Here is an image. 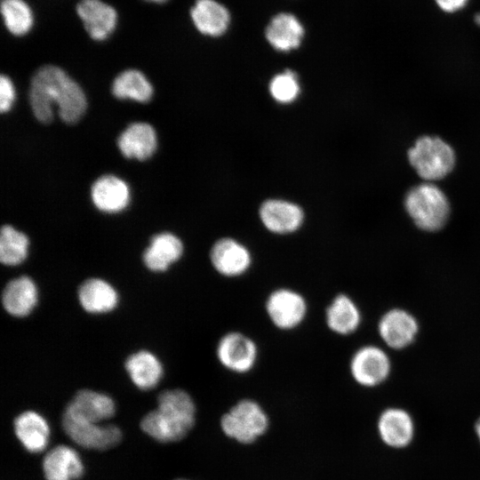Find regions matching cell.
<instances>
[{
  "label": "cell",
  "mask_w": 480,
  "mask_h": 480,
  "mask_svg": "<svg viewBox=\"0 0 480 480\" xmlns=\"http://www.w3.org/2000/svg\"><path fill=\"white\" fill-rule=\"evenodd\" d=\"M264 311L269 323L276 330L292 332L306 322L309 305L300 291L288 286H279L267 295Z\"/></svg>",
  "instance_id": "5b68a950"
},
{
  "label": "cell",
  "mask_w": 480,
  "mask_h": 480,
  "mask_svg": "<svg viewBox=\"0 0 480 480\" xmlns=\"http://www.w3.org/2000/svg\"><path fill=\"white\" fill-rule=\"evenodd\" d=\"M408 159L419 176L426 180H436L453 169L455 153L440 138L424 136L409 149Z\"/></svg>",
  "instance_id": "8992f818"
},
{
  "label": "cell",
  "mask_w": 480,
  "mask_h": 480,
  "mask_svg": "<svg viewBox=\"0 0 480 480\" xmlns=\"http://www.w3.org/2000/svg\"><path fill=\"white\" fill-rule=\"evenodd\" d=\"M15 88L10 77L4 74L0 76V110L8 112L15 100Z\"/></svg>",
  "instance_id": "4dcf8cb0"
},
{
  "label": "cell",
  "mask_w": 480,
  "mask_h": 480,
  "mask_svg": "<svg viewBox=\"0 0 480 480\" xmlns=\"http://www.w3.org/2000/svg\"><path fill=\"white\" fill-rule=\"evenodd\" d=\"M1 15L7 31L15 36L28 34L35 24L34 12L25 0H1Z\"/></svg>",
  "instance_id": "83f0119b"
},
{
  "label": "cell",
  "mask_w": 480,
  "mask_h": 480,
  "mask_svg": "<svg viewBox=\"0 0 480 480\" xmlns=\"http://www.w3.org/2000/svg\"><path fill=\"white\" fill-rule=\"evenodd\" d=\"M196 407L192 396L180 388L167 389L157 397V407L141 419V430L160 443L184 438L196 422Z\"/></svg>",
  "instance_id": "7a4b0ae2"
},
{
  "label": "cell",
  "mask_w": 480,
  "mask_h": 480,
  "mask_svg": "<svg viewBox=\"0 0 480 480\" xmlns=\"http://www.w3.org/2000/svg\"><path fill=\"white\" fill-rule=\"evenodd\" d=\"M269 420L263 407L255 400L237 401L220 419V428L229 438L244 444L255 442L268 430Z\"/></svg>",
  "instance_id": "277c9868"
},
{
  "label": "cell",
  "mask_w": 480,
  "mask_h": 480,
  "mask_svg": "<svg viewBox=\"0 0 480 480\" xmlns=\"http://www.w3.org/2000/svg\"><path fill=\"white\" fill-rule=\"evenodd\" d=\"M61 425L74 443L86 449L108 450L117 445L123 437L122 430L113 424L100 425L62 415Z\"/></svg>",
  "instance_id": "30bf717a"
},
{
  "label": "cell",
  "mask_w": 480,
  "mask_h": 480,
  "mask_svg": "<svg viewBox=\"0 0 480 480\" xmlns=\"http://www.w3.org/2000/svg\"><path fill=\"white\" fill-rule=\"evenodd\" d=\"M42 468L45 480H78L84 474V465L77 451L65 444L45 453Z\"/></svg>",
  "instance_id": "e0dca14e"
},
{
  "label": "cell",
  "mask_w": 480,
  "mask_h": 480,
  "mask_svg": "<svg viewBox=\"0 0 480 480\" xmlns=\"http://www.w3.org/2000/svg\"><path fill=\"white\" fill-rule=\"evenodd\" d=\"M476 24L480 25V14H477L475 18Z\"/></svg>",
  "instance_id": "e575fe53"
},
{
  "label": "cell",
  "mask_w": 480,
  "mask_h": 480,
  "mask_svg": "<svg viewBox=\"0 0 480 480\" xmlns=\"http://www.w3.org/2000/svg\"><path fill=\"white\" fill-rule=\"evenodd\" d=\"M324 324L338 336H349L361 325L362 313L356 302L347 293L335 294L324 308Z\"/></svg>",
  "instance_id": "9a60e30c"
},
{
  "label": "cell",
  "mask_w": 480,
  "mask_h": 480,
  "mask_svg": "<svg viewBox=\"0 0 480 480\" xmlns=\"http://www.w3.org/2000/svg\"><path fill=\"white\" fill-rule=\"evenodd\" d=\"M476 434H477V436H478V437L480 439V419L476 422Z\"/></svg>",
  "instance_id": "d6a6232c"
},
{
  "label": "cell",
  "mask_w": 480,
  "mask_h": 480,
  "mask_svg": "<svg viewBox=\"0 0 480 480\" xmlns=\"http://www.w3.org/2000/svg\"><path fill=\"white\" fill-rule=\"evenodd\" d=\"M265 36L274 49L289 52L300 46L304 36V28L293 14L281 12L271 19L266 28Z\"/></svg>",
  "instance_id": "603a6c76"
},
{
  "label": "cell",
  "mask_w": 480,
  "mask_h": 480,
  "mask_svg": "<svg viewBox=\"0 0 480 480\" xmlns=\"http://www.w3.org/2000/svg\"><path fill=\"white\" fill-rule=\"evenodd\" d=\"M117 147L124 157L144 161L149 158L156 149V132L150 124L132 123L119 135Z\"/></svg>",
  "instance_id": "ffe728a7"
},
{
  "label": "cell",
  "mask_w": 480,
  "mask_h": 480,
  "mask_svg": "<svg viewBox=\"0 0 480 480\" xmlns=\"http://www.w3.org/2000/svg\"><path fill=\"white\" fill-rule=\"evenodd\" d=\"M111 91L117 99L138 102H148L153 96L150 82L142 72L133 68L118 74L112 83Z\"/></svg>",
  "instance_id": "4316f807"
},
{
  "label": "cell",
  "mask_w": 480,
  "mask_h": 480,
  "mask_svg": "<svg viewBox=\"0 0 480 480\" xmlns=\"http://www.w3.org/2000/svg\"><path fill=\"white\" fill-rule=\"evenodd\" d=\"M82 308L91 314L108 313L118 304V293L108 282L101 278H89L78 289Z\"/></svg>",
  "instance_id": "cb8c5ba5"
},
{
  "label": "cell",
  "mask_w": 480,
  "mask_h": 480,
  "mask_svg": "<svg viewBox=\"0 0 480 480\" xmlns=\"http://www.w3.org/2000/svg\"><path fill=\"white\" fill-rule=\"evenodd\" d=\"M190 18L198 32L212 37L223 35L230 24L228 10L216 0H196Z\"/></svg>",
  "instance_id": "44dd1931"
},
{
  "label": "cell",
  "mask_w": 480,
  "mask_h": 480,
  "mask_svg": "<svg viewBox=\"0 0 480 480\" xmlns=\"http://www.w3.org/2000/svg\"><path fill=\"white\" fill-rule=\"evenodd\" d=\"M348 369L352 379L357 384L372 388L388 378L391 370V362L381 348L367 344L361 346L352 354Z\"/></svg>",
  "instance_id": "9c48e42d"
},
{
  "label": "cell",
  "mask_w": 480,
  "mask_h": 480,
  "mask_svg": "<svg viewBox=\"0 0 480 480\" xmlns=\"http://www.w3.org/2000/svg\"><path fill=\"white\" fill-rule=\"evenodd\" d=\"M215 356L219 364L227 372L244 375L256 367L260 348L257 341L249 334L231 330L218 339Z\"/></svg>",
  "instance_id": "52a82bcc"
},
{
  "label": "cell",
  "mask_w": 480,
  "mask_h": 480,
  "mask_svg": "<svg viewBox=\"0 0 480 480\" xmlns=\"http://www.w3.org/2000/svg\"><path fill=\"white\" fill-rule=\"evenodd\" d=\"M116 403L107 394L88 388L78 390L67 404L63 415L70 418L100 423L116 413Z\"/></svg>",
  "instance_id": "4fadbf2b"
},
{
  "label": "cell",
  "mask_w": 480,
  "mask_h": 480,
  "mask_svg": "<svg viewBox=\"0 0 480 480\" xmlns=\"http://www.w3.org/2000/svg\"><path fill=\"white\" fill-rule=\"evenodd\" d=\"M262 226L270 233L287 236L300 230L305 220L303 209L290 201L268 199L259 209Z\"/></svg>",
  "instance_id": "8fae6325"
},
{
  "label": "cell",
  "mask_w": 480,
  "mask_h": 480,
  "mask_svg": "<svg viewBox=\"0 0 480 480\" xmlns=\"http://www.w3.org/2000/svg\"><path fill=\"white\" fill-rule=\"evenodd\" d=\"M13 429L17 439L28 452H42L49 444V423L36 411L27 410L18 414L13 420Z\"/></svg>",
  "instance_id": "2e32d148"
},
{
  "label": "cell",
  "mask_w": 480,
  "mask_h": 480,
  "mask_svg": "<svg viewBox=\"0 0 480 480\" xmlns=\"http://www.w3.org/2000/svg\"><path fill=\"white\" fill-rule=\"evenodd\" d=\"M184 251V244L178 236L161 232L151 237L142 255L143 263L153 272H164L182 258Z\"/></svg>",
  "instance_id": "ac0fdd59"
},
{
  "label": "cell",
  "mask_w": 480,
  "mask_h": 480,
  "mask_svg": "<svg viewBox=\"0 0 480 480\" xmlns=\"http://www.w3.org/2000/svg\"><path fill=\"white\" fill-rule=\"evenodd\" d=\"M381 439L392 447L407 445L413 436V423L410 415L402 409L389 408L382 412L378 422Z\"/></svg>",
  "instance_id": "484cf974"
},
{
  "label": "cell",
  "mask_w": 480,
  "mask_h": 480,
  "mask_svg": "<svg viewBox=\"0 0 480 480\" xmlns=\"http://www.w3.org/2000/svg\"><path fill=\"white\" fill-rule=\"evenodd\" d=\"M300 91L297 75L289 69L276 75L269 84L271 96L280 103L292 102L299 96Z\"/></svg>",
  "instance_id": "f546056e"
},
{
  "label": "cell",
  "mask_w": 480,
  "mask_h": 480,
  "mask_svg": "<svg viewBox=\"0 0 480 480\" xmlns=\"http://www.w3.org/2000/svg\"><path fill=\"white\" fill-rule=\"evenodd\" d=\"M128 184L115 175L98 178L91 188V198L95 207L107 213H116L124 210L130 203Z\"/></svg>",
  "instance_id": "d6986e66"
},
{
  "label": "cell",
  "mask_w": 480,
  "mask_h": 480,
  "mask_svg": "<svg viewBox=\"0 0 480 480\" xmlns=\"http://www.w3.org/2000/svg\"><path fill=\"white\" fill-rule=\"evenodd\" d=\"M145 1L149 2V3H154V4H164L167 0H145Z\"/></svg>",
  "instance_id": "836d02e7"
},
{
  "label": "cell",
  "mask_w": 480,
  "mask_h": 480,
  "mask_svg": "<svg viewBox=\"0 0 480 480\" xmlns=\"http://www.w3.org/2000/svg\"><path fill=\"white\" fill-rule=\"evenodd\" d=\"M405 209L415 225L425 231H436L446 223L450 206L444 193L436 185L423 183L406 195Z\"/></svg>",
  "instance_id": "3957f363"
},
{
  "label": "cell",
  "mask_w": 480,
  "mask_h": 480,
  "mask_svg": "<svg viewBox=\"0 0 480 480\" xmlns=\"http://www.w3.org/2000/svg\"><path fill=\"white\" fill-rule=\"evenodd\" d=\"M76 12L86 33L94 41L108 39L118 23L116 10L103 0H80Z\"/></svg>",
  "instance_id": "7c38bea8"
},
{
  "label": "cell",
  "mask_w": 480,
  "mask_h": 480,
  "mask_svg": "<svg viewBox=\"0 0 480 480\" xmlns=\"http://www.w3.org/2000/svg\"><path fill=\"white\" fill-rule=\"evenodd\" d=\"M418 331L419 324L415 317L401 308L387 311L378 323L380 339L393 349H402L412 344Z\"/></svg>",
  "instance_id": "5bb4252c"
},
{
  "label": "cell",
  "mask_w": 480,
  "mask_h": 480,
  "mask_svg": "<svg viewBox=\"0 0 480 480\" xmlns=\"http://www.w3.org/2000/svg\"><path fill=\"white\" fill-rule=\"evenodd\" d=\"M124 367L132 383L141 390L154 388L164 374L161 362L156 355L148 350L132 354L126 359Z\"/></svg>",
  "instance_id": "d4e9b609"
},
{
  "label": "cell",
  "mask_w": 480,
  "mask_h": 480,
  "mask_svg": "<svg viewBox=\"0 0 480 480\" xmlns=\"http://www.w3.org/2000/svg\"><path fill=\"white\" fill-rule=\"evenodd\" d=\"M437 5L445 12H455L462 8L468 0H436Z\"/></svg>",
  "instance_id": "1f68e13d"
},
{
  "label": "cell",
  "mask_w": 480,
  "mask_h": 480,
  "mask_svg": "<svg viewBox=\"0 0 480 480\" xmlns=\"http://www.w3.org/2000/svg\"><path fill=\"white\" fill-rule=\"evenodd\" d=\"M38 300V291L35 282L27 276L12 279L2 292V304L5 311L17 317L31 313Z\"/></svg>",
  "instance_id": "7402d4cb"
},
{
  "label": "cell",
  "mask_w": 480,
  "mask_h": 480,
  "mask_svg": "<svg viewBox=\"0 0 480 480\" xmlns=\"http://www.w3.org/2000/svg\"><path fill=\"white\" fill-rule=\"evenodd\" d=\"M29 103L35 117L43 124L52 120L54 106L60 119L68 124L76 123L87 106L80 85L62 68L50 64L40 67L33 75Z\"/></svg>",
  "instance_id": "6da1fadb"
},
{
  "label": "cell",
  "mask_w": 480,
  "mask_h": 480,
  "mask_svg": "<svg viewBox=\"0 0 480 480\" xmlns=\"http://www.w3.org/2000/svg\"><path fill=\"white\" fill-rule=\"evenodd\" d=\"M209 261L213 270L221 277L240 278L250 272L254 257L251 249L232 236L217 239L209 250Z\"/></svg>",
  "instance_id": "ba28073f"
},
{
  "label": "cell",
  "mask_w": 480,
  "mask_h": 480,
  "mask_svg": "<svg viewBox=\"0 0 480 480\" xmlns=\"http://www.w3.org/2000/svg\"><path fill=\"white\" fill-rule=\"evenodd\" d=\"M28 237L11 225H4L0 234V260L6 266H17L28 257Z\"/></svg>",
  "instance_id": "f1b7e54d"
}]
</instances>
